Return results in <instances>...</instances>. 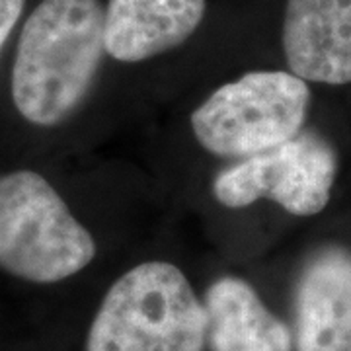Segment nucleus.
<instances>
[{
	"label": "nucleus",
	"mask_w": 351,
	"mask_h": 351,
	"mask_svg": "<svg viewBox=\"0 0 351 351\" xmlns=\"http://www.w3.org/2000/svg\"><path fill=\"white\" fill-rule=\"evenodd\" d=\"M297 351H351V252L326 246L302 265L295 289Z\"/></svg>",
	"instance_id": "obj_6"
},
{
	"label": "nucleus",
	"mask_w": 351,
	"mask_h": 351,
	"mask_svg": "<svg viewBox=\"0 0 351 351\" xmlns=\"http://www.w3.org/2000/svg\"><path fill=\"white\" fill-rule=\"evenodd\" d=\"M100 0H43L25 20L12 69V100L25 121L55 127L86 100L106 51Z\"/></svg>",
	"instance_id": "obj_1"
},
{
	"label": "nucleus",
	"mask_w": 351,
	"mask_h": 351,
	"mask_svg": "<svg viewBox=\"0 0 351 351\" xmlns=\"http://www.w3.org/2000/svg\"><path fill=\"white\" fill-rule=\"evenodd\" d=\"M336 172L338 156L328 138L302 129L274 149L221 170L213 180V193L230 209L271 199L287 213L311 217L328 205Z\"/></svg>",
	"instance_id": "obj_5"
},
{
	"label": "nucleus",
	"mask_w": 351,
	"mask_h": 351,
	"mask_svg": "<svg viewBox=\"0 0 351 351\" xmlns=\"http://www.w3.org/2000/svg\"><path fill=\"white\" fill-rule=\"evenodd\" d=\"M207 343L211 351H293L283 320L240 277H221L205 295Z\"/></svg>",
	"instance_id": "obj_9"
},
{
	"label": "nucleus",
	"mask_w": 351,
	"mask_h": 351,
	"mask_svg": "<svg viewBox=\"0 0 351 351\" xmlns=\"http://www.w3.org/2000/svg\"><path fill=\"white\" fill-rule=\"evenodd\" d=\"M94 256L92 234L47 178L32 170L0 176V269L32 283H57Z\"/></svg>",
	"instance_id": "obj_3"
},
{
	"label": "nucleus",
	"mask_w": 351,
	"mask_h": 351,
	"mask_svg": "<svg viewBox=\"0 0 351 351\" xmlns=\"http://www.w3.org/2000/svg\"><path fill=\"white\" fill-rule=\"evenodd\" d=\"M283 51L302 80L341 86L351 82V0H289Z\"/></svg>",
	"instance_id": "obj_7"
},
{
	"label": "nucleus",
	"mask_w": 351,
	"mask_h": 351,
	"mask_svg": "<svg viewBox=\"0 0 351 351\" xmlns=\"http://www.w3.org/2000/svg\"><path fill=\"white\" fill-rule=\"evenodd\" d=\"M207 314L188 277L168 262L129 269L106 293L86 351H203Z\"/></svg>",
	"instance_id": "obj_2"
},
{
	"label": "nucleus",
	"mask_w": 351,
	"mask_h": 351,
	"mask_svg": "<svg viewBox=\"0 0 351 351\" xmlns=\"http://www.w3.org/2000/svg\"><path fill=\"white\" fill-rule=\"evenodd\" d=\"M25 0H0V51L12 34L14 25L18 24Z\"/></svg>",
	"instance_id": "obj_10"
},
{
	"label": "nucleus",
	"mask_w": 351,
	"mask_h": 351,
	"mask_svg": "<svg viewBox=\"0 0 351 351\" xmlns=\"http://www.w3.org/2000/svg\"><path fill=\"white\" fill-rule=\"evenodd\" d=\"M308 104L301 76L256 71L215 90L191 113V129L207 152L242 160L301 133Z\"/></svg>",
	"instance_id": "obj_4"
},
{
	"label": "nucleus",
	"mask_w": 351,
	"mask_h": 351,
	"mask_svg": "<svg viewBox=\"0 0 351 351\" xmlns=\"http://www.w3.org/2000/svg\"><path fill=\"white\" fill-rule=\"evenodd\" d=\"M205 16V0H110L106 51L115 61L138 63L188 41Z\"/></svg>",
	"instance_id": "obj_8"
}]
</instances>
